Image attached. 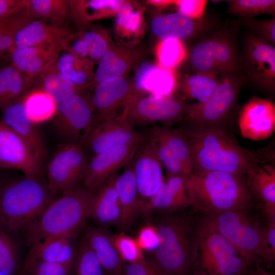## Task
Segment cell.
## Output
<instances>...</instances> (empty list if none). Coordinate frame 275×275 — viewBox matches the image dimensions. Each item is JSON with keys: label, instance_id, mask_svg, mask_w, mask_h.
<instances>
[{"label": "cell", "instance_id": "1", "mask_svg": "<svg viewBox=\"0 0 275 275\" xmlns=\"http://www.w3.org/2000/svg\"><path fill=\"white\" fill-rule=\"evenodd\" d=\"M189 147L193 173L213 171L245 175L259 163L274 161L273 145L257 150L242 147L231 132L180 128Z\"/></svg>", "mask_w": 275, "mask_h": 275}, {"label": "cell", "instance_id": "2", "mask_svg": "<svg viewBox=\"0 0 275 275\" xmlns=\"http://www.w3.org/2000/svg\"><path fill=\"white\" fill-rule=\"evenodd\" d=\"M96 190L83 185L55 199L22 233L29 249L84 228Z\"/></svg>", "mask_w": 275, "mask_h": 275}, {"label": "cell", "instance_id": "3", "mask_svg": "<svg viewBox=\"0 0 275 275\" xmlns=\"http://www.w3.org/2000/svg\"><path fill=\"white\" fill-rule=\"evenodd\" d=\"M57 196L44 180L24 175L6 181L0 187V226L22 234Z\"/></svg>", "mask_w": 275, "mask_h": 275}, {"label": "cell", "instance_id": "4", "mask_svg": "<svg viewBox=\"0 0 275 275\" xmlns=\"http://www.w3.org/2000/svg\"><path fill=\"white\" fill-rule=\"evenodd\" d=\"M187 190L195 208L206 214L246 210L252 203L245 175L213 171L188 177Z\"/></svg>", "mask_w": 275, "mask_h": 275}, {"label": "cell", "instance_id": "5", "mask_svg": "<svg viewBox=\"0 0 275 275\" xmlns=\"http://www.w3.org/2000/svg\"><path fill=\"white\" fill-rule=\"evenodd\" d=\"M252 264L204 218L194 231L190 275H244Z\"/></svg>", "mask_w": 275, "mask_h": 275}, {"label": "cell", "instance_id": "6", "mask_svg": "<svg viewBox=\"0 0 275 275\" xmlns=\"http://www.w3.org/2000/svg\"><path fill=\"white\" fill-rule=\"evenodd\" d=\"M160 238L148 262L161 275H188L192 268L194 231L184 215H167L156 226Z\"/></svg>", "mask_w": 275, "mask_h": 275}, {"label": "cell", "instance_id": "7", "mask_svg": "<svg viewBox=\"0 0 275 275\" xmlns=\"http://www.w3.org/2000/svg\"><path fill=\"white\" fill-rule=\"evenodd\" d=\"M242 80L236 73L221 77L210 97L203 103L188 104L182 127L231 132L237 120L238 99Z\"/></svg>", "mask_w": 275, "mask_h": 275}, {"label": "cell", "instance_id": "8", "mask_svg": "<svg viewBox=\"0 0 275 275\" xmlns=\"http://www.w3.org/2000/svg\"><path fill=\"white\" fill-rule=\"evenodd\" d=\"M251 264L262 261L261 224L245 210H227L206 214L204 218Z\"/></svg>", "mask_w": 275, "mask_h": 275}, {"label": "cell", "instance_id": "9", "mask_svg": "<svg viewBox=\"0 0 275 275\" xmlns=\"http://www.w3.org/2000/svg\"><path fill=\"white\" fill-rule=\"evenodd\" d=\"M81 144L66 142L58 146L47 168V184L56 195L61 196L82 185L90 160Z\"/></svg>", "mask_w": 275, "mask_h": 275}, {"label": "cell", "instance_id": "10", "mask_svg": "<svg viewBox=\"0 0 275 275\" xmlns=\"http://www.w3.org/2000/svg\"><path fill=\"white\" fill-rule=\"evenodd\" d=\"M194 73H214L221 77L236 73L238 63L230 36L218 32L198 43L188 53Z\"/></svg>", "mask_w": 275, "mask_h": 275}, {"label": "cell", "instance_id": "11", "mask_svg": "<svg viewBox=\"0 0 275 275\" xmlns=\"http://www.w3.org/2000/svg\"><path fill=\"white\" fill-rule=\"evenodd\" d=\"M187 104L180 98L158 97L135 90L124 109L132 126L156 123L171 126L182 120Z\"/></svg>", "mask_w": 275, "mask_h": 275}, {"label": "cell", "instance_id": "12", "mask_svg": "<svg viewBox=\"0 0 275 275\" xmlns=\"http://www.w3.org/2000/svg\"><path fill=\"white\" fill-rule=\"evenodd\" d=\"M52 120L57 132L67 142L81 144L95 128L90 96L83 91L58 103Z\"/></svg>", "mask_w": 275, "mask_h": 275}, {"label": "cell", "instance_id": "13", "mask_svg": "<svg viewBox=\"0 0 275 275\" xmlns=\"http://www.w3.org/2000/svg\"><path fill=\"white\" fill-rule=\"evenodd\" d=\"M243 63L245 72L252 82L265 91L274 92V46L250 33L244 41Z\"/></svg>", "mask_w": 275, "mask_h": 275}, {"label": "cell", "instance_id": "14", "mask_svg": "<svg viewBox=\"0 0 275 275\" xmlns=\"http://www.w3.org/2000/svg\"><path fill=\"white\" fill-rule=\"evenodd\" d=\"M42 166L26 142L0 119V167L44 180Z\"/></svg>", "mask_w": 275, "mask_h": 275}, {"label": "cell", "instance_id": "15", "mask_svg": "<svg viewBox=\"0 0 275 275\" xmlns=\"http://www.w3.org/2000/svg\"><path fill=\"white\" fill-rule=\"evenodd\" d=\"M133 84L125 77L111 79L95 85L90 96L95 117V128L118 115L135 92Z\"/></svg>", "mask_w": 275, "mask_h": 275}, {"label": "cell", "instance_id": "16", "mask_svg": "<svg viewBox=\"0 0 275 275\" xmlns=\"http://www.w3.org/2000/svg\"><path fill=\"white\" fill-rule=\"evenodd\" d=\"M237 121L243 138L266 139L275 130V104L269 99L253 96L239 109Z\"/></svg>", "mask_w": 275, "mask_h": 275}, {"label": "cell", "instance_id": "17", "mask_svg": "<svg viewBox=\"0 0 275 275\" xmlns=\"http://www.w3.org/2000/svg\"><path fill=\"white\" fill-rule=\"evenodd\" d=\"M145 139L128 122L123 109L121 115L95 128L81 144L92 156L116 146L143 142Z\"/></svg>", "mask_w": 275, "mask_h": 275}, {"label": "cell", "instance_id": "18", "mask_svg": "<svg viewBox=\"0 0 275 275\" xmlns=\"http://www.w3.org/2000/svg\"><path fill=\"white\" fill-rule=\"evenodd\" d=\"M143 142L116 146L92 155L82 185L97 190L110 176L129 163Z\"/></svg>", "mask_w": 275, "mask_h": 275}, {"label": "cell", "instance_id": "19", "mask_svg": "<svg viewBox=\"0 0 275 275\" xmlns=\"http://www.w3.org/2000/svg\"><path fill=\"white\" fill-rule=\"evenodd\" d=\"M133 170L140 197L149 199L164 180L155 143L152 140L146 137L137 150L133 157Z\"/></svg>", "mask_w": 275, "mask_h": 275}, {"label": "cell", "instance_id": "20", "mask_svg": "<svg viewBox=\"0 0 275 275\" xmlns=\"http://www.w3.org/2000/svg\"><path fill=\"white\" fill-rule=\"evenodd\" d=\"M210 28L205 19H194L179 12L158 15L151 22L152 32L160 41L171 38L181 41L193 39Z\"/></svg>", "mask_w": 275, "mask_h": 275}, {"label": "cell", "instance_id": "21", "mask_svg": "<svg viewBox=\"0 0 275 275\" xmlns=\"http://www.w3.org/2000/svg\"><path fill=\"white\" fill-rule=\"evenodd\" d=\"M245 177L250 192L261 203L268 222H275L274 161L259 163L248 171Z\"/></svg>", "mask_w": 275, "mask_h": 275}, {"label": "cell", "instance_id": "22", "mask_svg": "<svg viewBox=\"0 0 275 275\" xmlns=\"http://www.w3.org/2000/svg\"><path fill=\"white\" fill-rule=\"evenodd\" d=\"M1 120L26 142L43 163L46 155L44 141L36 124L29 118L22 99L3 109Z\"/></svg>", "mask_w": 275, "mask_h": 275}, {"label": "cell", "instance_id": "23", "mask_svg": "<svg viewBox=\"0 0 275 275\" xmlns=\"http://www.w3.org/2000/svg\"><path fill=\"white\" fill-rule=\"evenodd\" d=\"M118 175L114 173L96 190L90 205L87 218L100 227L119 226L121 210L115 188Z\"/></svg>", "mask_w": 275, "mask_h": 275}, {"label": "cell", "instance_id": "24", "mask_svg": "<svg viewBox=\"0 0 275 275\" xmlns=\"http://www.w3.org/2000/svg\"><path fill=\"white\" fill-rule=\"evenodd\" d=\"M63 51L61 43L34 46H14L10 50L12 65L32 76L56 61Z\"/></svg>", "mask_w": 275, "mask_h": 275}, {"label": "cell", "instance_id": "25", "mask_svg": "<svg viewBox=\"0 0 275 275\" xmlns=\"http://www.w3.org/2000/svg\"><path fill=\"white\" fill-rule=\"evenodd\" d=\"M133 85L136 91L158 97H167L175 91L177 80L174 70L145 61L136 71Z\"/></svg>", "mask_w": 275, "mask_h": 275}, {"label": "cell", "instance_id": "26", "mask_svg": "<svg viewBox=\"0 0 275 275\" xmlns=\"http://www.w3.org/2000/svg\"><path fill=\"white\" fill-rule=\"evenodd\" d=\"M115 188L121 210L119 226L127 229L131 226L141 208V201L133 170V157L118 175Z\"/></svg>", "mask_w": 275, "mask_h": 275}, {"label": "cell", "instance_id": "27", "mask_svg": "<svg viewBox=\"0 0 275 275\" xmlns=\"http://www.w3.org/2000/svg\"><path fill=\"white\" fill-rule=\"evenodd\" d=\"M57 60L37 74L27 76V78L28 92L33 89L40 90L50 96L58 104L76 93L83 92L86 87L77 86L64 76L57 68Z\"/></svg>", "mask_w": 275, "mask_h": 275}, {"label": "cell", "instance_id": "28", "mask_svg": "<svg viewBox=\"0 0 275 275\" xmlns=\"http://www.w3.org/2000/svg\"><path fill=\"white\" fill-rule=\"evenodd\" d=\"M83 235L105 273L124 275V263L113 242V237L102 228L84 227Z\"/></svg>", "mask_w": 275, "mask_h": 275}, {"label": "cell", "instance_id": "29", "mask_svg": "<svg viewBox=\"0 0 275 275\" xmlns=\"http://www.w3.org/2000/svg\"><path fill=\"white\" fill-rule=\"evenodd\" d=\"M188 177L181 175L167 176L157 192L149 199L147 209L172 211L192 206L187 190Z\"/></svg>", "mask_w": 275, "mask_h": 275}, {"label": "cell", "instance_id": "30", "mask_svg": "<svg viewBox=\"0 0 275 275\" xmlns=\"http://www.w3.org/2000/svg\"><path fill=\"white\" fill-rule=\"evenodd\" d=\"M72 32L63 24L36 19L17 33L14 46H34L61 43Z\"/></svg>", "mask_w": 275, "mask_h": 275}, {"label": "cell", "instance_id": "31", "mask_svg": "<svg viewBox=\"0 0 275 275\" xmlns=\"http://www.w3.org/2000/svg\"><path fill=\"white\" fill-rule=\"evenodd\" d=\"M78 234L73 233L64 235L31 248L26 257L51 263H75L78 247L76 242Z\"/></svg>", "mask_w": 275, "mask_h": 275}, {"label": "cell", "instance_id": "32", "mask_svg": "<svg viewBox=\"0 0 275 275\" xmlns=\"http://www.w3.org/2000/svg\"><path fill=\"white\" fill-rule=\"evenodd\" d=\"M134 53L128 48L112 44L99 61L94 80L95 84L125 75L135 61Z\"/></svg>", "mask_w": 275, "mask_h": 275}, {"label": "cell", "instance_id": "33", "mask_svg": "<svg viewBox=\"0 0 275 275\" xmlns=\"http://www.w3.org/2000/svg\"><path fill=\"white\" fill-rule=\"evenodd\" d=\"M146 137L163 143L180 162L187 175L189 176L193 174L189 145L180 128L175 129L171 126L155 125L149 130Z\"/></svg>", "mask_w": 275, "mask_h": 275}, {"label": "cell", "instance_id": "34", "mask_svg": "<svg viewBox=\"0 0 275 275\" xmlns=\"http://www.w3.org/2000/svg\"><path fill=\"white\" fill-rule=\"evenodd\" d=\"M71 15L80 28L90 21L116 14L122 0L69 1Z\"/></svg>", "mask_w": 275, "mask_h": 275}, {"label": "cell", "instance_id": "35", "mask_svg": "<svg viewBox=\"0 0 275 275\" xmlns=\"http://www.w3.org/2000/svg\"><path fill=\"white\" fill-rule=\"evenodd\" d=\"M27 80L12 64L0 68V109L22 99L28 92Z\"/></svg>", "mask_w": 275, "mask_h": 275}, {"label": "cell", "instance_id": "36", "mask_svg": "<svg viewBox=\"0 0 275 275\" xmlns=\"http://www.w3.org/2000/svg\"><path fill=\"white\" fill-rule=\"evenodd\" d=\"M58 71L77 86L87 87L93 80V61L65 52L56 61Z\"/></svg>", "mask_w": 275, "mask_h": 275}, {"label": "cell", "instance_id": "37", "mask_svg": "<svg viewBox=\"0 0 275 275\" xmlns=\"http://www.w3.org/2000/svg\"><path fill=\"white\" fill-rule=\"evenodd\" d=\"M22 101L29 118L36 124L52 120L56 115L57 103L50 96L40 90H30Z\"/></svg>", "mask_w": 275, "mask_h": 275}, {"label": "cell", "instance_id": "38", "mask_svg": "<svg viewBox=\"0 0 275 275\" xmlns=\"http://www.w3.org/2000/svg\"><path fill=\"white\" fill-rule=\"evenodd\" d=\"M221 80L214 73H194L186 76L181 90L186 98L196 100L195 103H203L210 97Z\"/></svg>", "mask_w": 275, "mask_h": 275}, {"label": "cell", "instance_id": "39", "mask_svg": "<svg viewBox=\"0 0 275 275\" xmlns=\"http://www.w3.org/2000/svg\"><path fill=\"white\" fill-rule=\"evenodd\" d=\"M26 8L35 19L64 24L71 14L69 1L27 0Z\"/></svg>", "mask_w": 275, "mask_h": 275}, {"label": "cell", "instance_id": "40", "mask_svg": "<svg viewBox=\"0 0 275 275\" xmlns=\"http://www.w3.org/2000/svg\"><path fill=\"white\" fill-rule=\"evenodd\" d=\"M35 19L26 8L0 17V54L14 45L17 33Z\"/></svg>", "mask_w": 275, "mask_h": 275}, {"label": "cell", "instance_id": "41", "mask_svg": "<svg viewBox=\"0 0 275 275\" xmlns=\"http://www.w3.org/2000/svg\"><path fill=\"white\" fill-rule=\"evenodd\" d=\"M14 236L0 226V271L6 275H17L21 267Z\"/></svg>", "mask_w": 275, "mask_h": 275}, {"label": "cell", "instance_id": "42", "mask_svg": "<svg viewBox=\"0 0 275 275\" xmlns=\"http://www.w3.org/2000/svg\"><path fill=\"white\" fill-rule=\"evenodd\" d=\"M228 12L242 18H252L254 16L268 14L275 15L274 0H229Z\"/></svg>", "mask_w": 275, "mask_h": 275}, {"label": "cell", "instance_id": "43", "mask_svg": "<svg viewBox=\"0 0 275 275\" xmlns=\"http://www.w3.org/2000/svg\"><path fill=\"white\" fill-rule=\"evenodd\" d=\"M188 56L182 41L168 39L160 41L157 50L158 65L167 69L174 70Z\"/></svg>", "mask_w": 275, "mask_h": 275}, {"label": "cell", "instance_id": "44", "mask_svg": "<svg viewBox=\"0 0 275 275\" xmlns=\"http://www.w3.org/2000/svg\"><path fill=\"white\" fill-rule=\"evenodd\" d=\"M75 263H51L26 257L17 275H73Z\"/></svg>", "mask_w": 275, "mask_h": 275}, {"label": "cell", "instance_id": "45", "mask_svg": "<svg viewBox=\"0 0 275 275\" xmlns=\"http://www.w3.org/2000/svg\"><path fill=\"white\" fill-rule=\"evenodd\" d=\"M74 272L76 275H105V272L84 235L78 244Z\"/></svg>", "mask_w": 275, "mask_h": 275}, {"label": "cell", "instance_id": "46", "mask_svg": "<svg viewBox=\"0 0 275 275\" xmlns=\"http://www.w3.org/2000/svg\"><path fill=\"white\" fill-rule=\"evenodd\" d=\"M79 32L87 46L89 59L92 61H99L112 44L103 31L96 26H90L88 24L80 28Z\"/></svg>", "mask_w": 275, "mask_h": 275}, {"label": "cell", "instance_id": "47", "mask_svg": "<svg viewBox=\"0 0 275 275\" xmlns=\"http://www.w3.org/2000/svg\"><path fill=\"white\" fill-rule=\"evenodd\" d=\"M117 26L127 32L134 33L139 31L142 25L143 19L141 12L134 8L131 2L124 1L116 13Z\"/></svg>", "mask_w": 275, "mask_h": 275}, {"label": "cell", "instance_id": "48", "mask_svg": "<svg viewBox=\"0 0 275 275\" xmlns=\"http://www.w3.org/2000/svg\"><path fill=\"white\" fill-rule=\"evenodd\" d=\"M239 23L247 28L255 37L274 46V17L265 20L242 18Z\"/></svg>", "mask_w": 275, "mask_h": 275}, {"label": "cell", "instance_id": "49", "mask_svg": "<svg viewBox=\"0 0 275 275\" xmlns=\"http://www.w3.org/2000/svg\"><path fill=\"white\" fill-rule=\"evenodd\" d=\"M114 245L123 262L132 263L144 259L136 240L123 233L113 237Z\"/></svg>", "mask_w": 275, "mask_h": 275}, {"label": "cell", "instance_id": "50", "mask_svg": "<svg viewBox=\"0 0 275 275\" xmlns=\"http://www.w3.org/2000/svg\"><path fill=\"white\" fill-rule=\"evenodd\" d=\"M263 254L262 262L268 267L275 260V222L261 225Z\"/></svg>", "mask_w": 275, "mask_h": 275}, {"label": "cell", "instance_id": "51", "mask_svg": "<svg viewBox=\"0 0 275 275\" xmlns=\"http://www.w3.org/2000/svg\"><path fill=\"white\" fill-rule=\"evenodd\" d=\"M62 50L74 56L89 59L87 46L79 32H72L61 42Z\"/></svg>", "mask_w": 275, "mask_h": 275}, {"label": "cell", "instance_id": "52", "mask_svg": "<svg viewBox=\"0 0 275 275\" xmlns=\"http://www.w3.org/2000/svg\"><path fill=\"white\" fill-rule=\"evenodd\" d=\"M206 0H178L174 4L178 12L194 19L203 18L207 5Z\"/></svg>", "mask_w": 275, "mask_h": 275}, {"label": "cell", "instance_id": "53", "mask_svg": "<svg viewBox=\"0 0 275 275\" xmlns=\"http://www.w3.org/2000/svg\"><path fill=\"white\" fill-rule=\"evenodd\" d=\"M142 250L152 252L159 245L160 238L157 228L147 225L139 231L136 239Z\"/></svg>", "mask_w": 275, "mask_h": 275}, {"label": "cell", "instance_id": "54", "mask_svg": "<svg viewBox=\"0 0 275 275\" xmlns=\"http://www.w3.org/2000/svg\"><path fill=\"white\" fill-rule=\"evenodd\" d=\"M124 275H161L158 271L144 258L132 263H127L124 267Z\"/></svg>", "mask_w": 275, "mask_h": 275}, {"label": "cell", "instance_id": "55", "mask_svg": "<svg viewBox=\"0 0 275 275\" xmlns=\"http://www.w3.org/2000/svg\"><path fill=\"white\" fill-rule=\"evenodd\" d=\"M26 2L27 0H0V17L21 10Z\"/></svg>", "mask_w": 275, "mask_h": 275}, {"label": "cell", "instance_id": "56", "mask_svg": "<svg viewBox=\"0 0 275 275\" xmlns=\"http://www.w3.org/2000/svg\"><path fill=\"white\" fill-rule=\"evenodd\" d=\"M255 268H250L246 273L247 275H275L270 273L261 267L260 263L257 262L255 264Z\"/></svg>", "mask_w": 275, "mask_h": 275}, {"label": "cell", "instance_id": "57", "mask_svg": "<svg viewBox=\"0 0 275 275\" xmlns=\"http://www.w3.org/2000/svg\"><path fill=\"white\" fill-rule=\"evenodd\" d=\"M175 1L168 0H152L150 1V3L153 5L161 7H167L174 4Z\"/></svg>", "mask_w": 275, "mask_h": 275}, {"label": "cell", "instance_id": "58", "mask_svg": "<svg viewBox=\"0 0 275 275\" xmlns=\"http://www.w3.org/2000/svg\"><path fill=\"white\" fill-rule=\"evenodd\" d=\"M6 169L0 167V187L6 182L4 178V172Z\"/></svg>", "mask_w": 275, "mask_h": 275}, {"label": "cell", "instance_id": "59", "mask_svg": "<svg viewBox=\"0 0 275 275\" xmlns=\"http://www.w3.org/2000/svg\"><path fill=\"white\" fill-rule=\"evenodd\" d=\"M0 275H6L3 272H2L1 271H0Z\"/></svg>", "mask_w": 275, "mask_h": 275}, {"label": "cell", "instance_id": "60", "mask_svg": "<svg viewBox=\"0 0 275 275\" xmlns=\"http://www.w3.org/2000/svg\"><path fill=\"white\" fill-rule=\"evenodd\" d=\"M105 275H110V274H108L105 273Z\"/></svg>", "mask_w": 275, "mask_h": 275}, {"label": "cell", "instance_id": "61", "mask_svg": "<svg viewBox=\"0 0 275 275\" xmlns=\"http://www.w3.org/2000/svg\"><path fill=\"white\" fill-rule=\"evenodd\" d=\"M244 275H247V274H244Z\"/></svg>", "mask_w": 275, "mask_h": 275}]
</instances>
